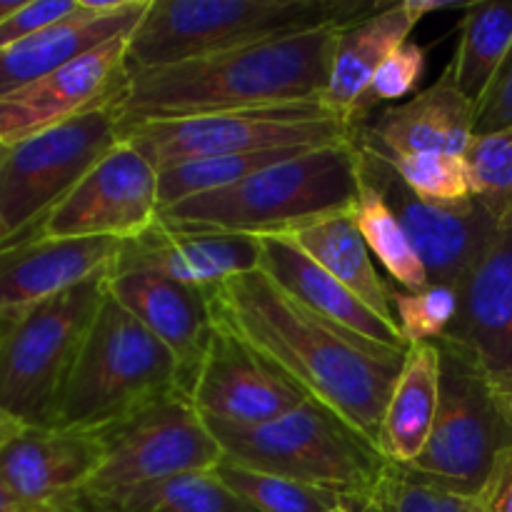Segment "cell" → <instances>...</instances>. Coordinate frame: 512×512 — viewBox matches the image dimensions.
Returning <instances> with one entry per match:
<instances>
[{
  "label": "cell",
  "mask_w": 512,
  "mask_h": 512,
  "mask_svg": "<svg viewBox=\"0 0 512 512\" xmlns=\"http://www.w3.org/2000/svg\"><path fill=\"white\" fill-rule=\"evenodd\" d=\"M213 325L378 448L405 355L323 323L260 270L203 290Z\"/></svg>",
  "instance_id": "1"
},
{
  "label": "cell",
  "mask_w": 512,
  "mask_h": 512,
  "mask_svg": "<svg viewBox=\"0 0 512 512\" xmlns=\"http://www.w3.org/2000/svg\"><path fill=\"white\" fill-rule=\"evenodd\" d=\"M340 30H310L128 73L113 103L120 128L320 100Z\"/></svg>",
  "instance_id": "2"
},
{
  "label": "cell",
  "mask_w": 512,
  "mask_h": 512,
  "mask_svg": "<svg viewBox=\"0 0 512 512\" xmlns=\"http://www.w3.org/2000/svg\"><path fill=\"white\" fill-rule=\"evenodd\" d=\"M358 193V150L338 143L270 165L230 188L168 205L158 223L173 233L275 238L325 215L348 213Z\"/></svg>",
  "instance_id": "3"
},
{
  "label": "cell",
  "mask_w": 512,
  "mask_h": 512,
  "mask_svg": "<svg viewBox=\"0 0 512 512\" xmlns=\"http://www.w3.org/2000/svg\"><path fill=\"white\" fill-rule=\"evenodd\" d=\"M380 5L368 0H150L130 35L128 73L320 28H348Z\"/></svg>",
  "instance_id": "4"
},
{
  "label": "cell",
  "mask_w": 512,
  "mask_h": 512,
  "mask_svg": "<svg viewBox=\"0 0 512 512\" xmlns=\"http://www.w3.org/2000/svg\"><path fill=\"white\" fill-rule=\"evenodd\" d=\"M175 395L185 393L173 353L105 295L63 390L53 428L103 433Z\"/></svg>",
  "instance_id": "5"
},
{
  "label": "cell",
  "mask_w": 512,
  "mask_h": 512,
  "mask_svg": "<svg viewBox=\"0 0 512 512\" xmlns=\"http://www.w3.org/2000/svg\"><path fill=\"white\" fill-rule=\"evenodd\" d=\"M205 423L223 458L330 490L353 508L380 493L390 470L375 445L313 400H303L290 413L250 428L208 418Z\"/></svg>",
  "instance_id": "6"
},
{
  "label": "cell",
  "mask_w": 512,
  "mask_h": 512,
  "mask_svg": "<svg viewBox=\"0 0 512 512\" xmlns=\"http://www.w3.org/2000/svg\"><path fill=\"white\" fill-rule=\"evenodd\" d=\"M108 278H93L18 313L0 315V408L28 428H53Z\"/></svg>",
  "instance_id": "7"
},
{
  "label": "cell",
  "mask_w": 512,
  "mask_h": 512,
  "mask_svg": "<svg viewBox=\"0 0 512 512\" xmlns=\"http://www.w3.org/2000/svg\"><path fill=\"white\" fill-rule=\"evenodd\" d=\"M440 400L428 445L410 468L413 478L480 500L500 455L512 448V413L473 358L438 340Z\"/></svg>",
  "instance_id": "8"
},
{
  "label": "cell",
  "mask_w": 512,
  "mask_h": 512,
  "mask_svg": "<svg viewBox=\"0 0 512 512\" xmlns=\"http://www.w3.org/2000/svg\"><path fill=\"white\" fill-rule=\"evenodd\" d=\"M358 128L328 110L323 100L160 120L123 130V140L153 163L155 170L185 160L258 153L278 148H325L353 143Z\"/></svg>",
  "instance_id": "9"
},
{
  "label": "cell",
  "mask_w": 512,
  "mask_h": 512,
  "mask_svg": "<svg viewBox=\"0 0 512 512\" xmlns=\"http://www.w3.org/2000/svg\"><path fill=\"white\" fill-rule=\"evenodd\" d=\"M123 140L113 103L8 145L0 163V250L33 238L45 215Z\"/></svg>",
  "instance_id": "10"
},
{
  "label": "cell",
  "mask_w": 512,
  "mask_h": 512,
  "mask_svg": "<svg viewBox=\"0 0 512 512\" xmlns=\"http://www.w3.org/2000/svg\"><path fill=\"white\" fill-rule=\"evenodd\" d=\"M98 435L105 445L103 465L73 498H103L175 475L215 470L223 460L218 440L185 395L163 400Z\"/></svg>",
  "instance_id": "11"
},
{
  "label": "cell",
  "mask_w": 512,
  "mask_h": 512,
  "mask_svg": "<svg viewBox=\"0 0 512 512\" xmlns=\"http://www.w3.org/2000/svg\"><path fill=\"white\" fill-rule=\"evenodd\" d=\"M355 145V143H353ZM360 178L373 185L398 215L408 233L430 285L458 288L500 225L475 198L460 203H430L418 198L380 155L358 148Z\"/></svg>",
  "instance_id": "12"
},
{
  "label": "cell",
  "mask_w": 512,
  "mask_h": 512,
  "mask_svg": "<svg viewBox=\"0 0 512 512\" xmlns=\"http://www.w3.org/2000/svg\"><path fill=\"white\" fill-rule=\"evenodd\" d=\"M160 218L158 170L120 140L48 215L33 238L135 240Z\"/></svg>",
  "instance_id": "13"
},
{
  "label": "cell",
  "mask_w": 512,
  "mask_h": 512,
  "mask_svg": "<svg viewBox=\"0 0 512 512\" xmlns=\"http://www.w3.org/2000/svg\"><path fill=\"white\" fill-rule=\"evenodd\" d=\"M130 35H118L0 100V145H15L88 110L115 103L128 83Z\"/></svg>",
  "instance_id": "14"
},
{
  "label": "cell",
  "mask_w": 512,
  "mask_h": 512,
  "mask_svg": "<svg viewBox=\"0 0 512 512\" xmlns=\"http://www.w3.org/2000/svg\"><path fill=\"white\" fill-rule=\"evenodd\" d=\"M455 290L458 315L440 340L478 363L512 413V228L498 230Z\"/></svg>",
  "instance_id": "15"
},
{
  "label": "cell",
  "mask_w": 512,
  "mask_h": 512,
  "mask_svg": "<svg viewBox=\"0 0 512 512\" xmlns=\"http://www.w3.org/2000/svg\"><path fill=\"white\" fill-rule=\"evenodd\" d=\"M105 288L115 303L123 305L173 353L180 370V388L188 398L215 333L203 290L150 268L113 270Z\"/></svg>",
  "instance_id": "16"
},
{
  "label": "cell",
  "mask_w": 512,
  "mask_h": 512,
  "mask_svg": "<svg viewBox=\"0 0 512 512\" xmlns=\"http://www.w3.org/2000/svg\"><path fill=\"white\" fill-rule=\"evenodd\" d=\"M188 398L203 418L240 428L270 423L305 400L288 380L218 328Z\"/></svg>",
  "instance_id": "17"
},
{
  "label": "cell",
  "mask_w": 512,
  "mask_h": 512,
  "mask_svg": "<svg viewBox=\"0 0 512 512\" xmlns=\"http://www.w3.org/2000/svg\"><path fill=\"white\" fill-rule=\"evenodd\" d=\"M475 138V103L455 85L450 68L438 83L405 103L375 113L353 143L373 153H438L463 158Z\"/></svg>",
  "instance_id": "18"
},
{
  "label": "cell",
  "mask_w": 512,
  "mask_h": 512,
  "mask_svg": "<svg viewBox=\"0 0 512 512\" xmlns=\"http://www.w3.org/2000/svg\"><path fill=\"white\" fill-rule=\"evenodd\" d=\"M110 238H35L0 250V315L18 313L93 278H108L120 253Z\"/></svg>",
  "instance_id": "19"
},
{
  "label": "cell",
  "mask_w": 512,
  "mask_h": 512,
  "mask_svg": "<svg viewBox=\"0 0 512 512\" xmlns=\"http://www.w3.org/2000/svg\"><path fill=\"white\" fill-rule=\"evenodd\" d=\"M150 0H85L78 15L20 43L0 50V100L38 80L48 78L78 55L118 38L130 35L143 20Z\"/></svg>",
  "instance_id": "20"
},
{
  "label": "cell",
  "mask_w": 512,
  "mask_h": 512,
  "mask_svg": "<svg viewBox=\"0 0 512 512\" xmlns=\"http://www.w3.org/2000/svg\"><path fill=\"white\" fill-rule=\"evenodd\" d=\"M103 458L98 433L28 428L0 453V483L25 503L55 512L93 480Z\"/></svg>",
  "instance_id": "21"
},
{
  "label": "cell",
  "mask_w": 512,
  "mask_h": 512,
  "mask_svg": "<svg viewBox=\"0 0 512 512\" xmlns=\"http://www.w3.org/2000/svg\"><path fill=\"white\" fill-rule=\"evenodd\" d=\"M260 273L268 275L290 300L308 310L323 323L370 340L383 348L408 353L410 345L400 335L398 325L388 323L378 313L360 303L343 283L320 268L298 245L285 238H260Z\"/></svg>",
  "instance_id": "22"
},
{
  "label": "cell",
  "mask_w": 512,
  "mask_h": 512,
  "mask_svg": "<svg viewBox=\"0 0 512 512\" xmlns=\"http://www.w3.org/2000/svg\"><path fill=\"white\" fill-rule=\"evenodd\" d=\"M455 5L460 3L403 0V3L380 5L368 18L340 30L328 88L320 98L325 108L333 110L338 118H343L353 128H360L358 120H355V108H358L360 95L365 93L380 65L395 50L408 43L410 33L425 15L455 8Z\"/></svg>",
  "instance_id": "23"
},
{
  "label": "cell",
  "mask_w": 512,
  "mask_h": 512,
  "mask_svg": "<svg viewBox=\"0 0 512 512\" xmlns=\"http://www.w3.org/2000/svg\"><path fill=\"white\" fill-rule=\"evenodd\" d=\"M150 268L173 280L210 290L233 275L260 268V238L230 233H173L153 225L148 233L120 245L113 270Z\"/></svg>",
  "instance_id": "24"
},
{
  "label": "cell",
  "mask_w": 512,
  "mask_h": 512,
  "mask_svg": "<svg viewBox=\"0 0 512 512\" xmlns=\"http://www.w3.org/2000/svg\"><path fill=\"white\" fill-rule=\"evenodd\" d=\"M440 400V350L435 343L410 345L383 425L378 453L395 468H410L428 445Z\"/></svg>",
  "instance_id": "25"
},
{
  "label": "cell",
  "mask_w": 512,
  "mask_h": 512,
  "mask_svg": "<svg viewBox=\"0 0 512 512\" xmlns=\"http://www.w3.org/2000/svg\"><path fill=\"white\" fill-rule=\"evenodd\" d=\"M275 238H285L298 245L308 258H313L338 283H343L360 303H365L373 313L395 325L393 300H390L393 288L380 278L373 263V253L355 225L353 210L325 215V218L305 223L290 233L275 235Z\"/></svg>",
  "instance_id": "26"
},
{
  "label": "cell",
  "mask_w": 512,
  "mask_h": 512,
  "mask_svg": "<svg viewBox=\"0 0 512 512\" xmlns=\"http://www.w3.org/2000/svg\"><path fill=\"white\" fill-rule=\"evenodd\" d=\"M55 512H258L215 470L185 473L103 498H70Z\"/></svg>",
  "instance_id": "27"
},
{
  "label": "cell",
  "mask_w": 512,
  "mask_h": 512,
  "mask_svg": "<svg viewBox=\"0 0 512 512\" xmlns=\"http://www.w3.org/2000/svg\"><path fill=\"white\" fill-rule=\"evenodd\" d=\"M512 53V0H483L465 5L460 40L450 73L460 93L480 105L495 75Z\"/></svg>",
  "instance_id": "28"
},
{
  "label": "cell",
  "mask_w": 512,
  "mask_h": 512,
  "mask_svg": "<svg viewBox=\"0 0 512 512\" xmlns=\"http://www.w3.org/2000/svg\"><path fill=\"white\" fill-rule=\"evenodd\" d=\"M355 225L368 243L370 253L378 263L388 270L390 278L408 293H420L428 288V273L410 243L408 233L400 225L398 215L393 213L383 195L360 178V193L353 208Z\"/></svg>",
  "instance_id": "29"
},
{
  "label": "cell",
  "mask_w": 512,
  "mask_h": 512,
  "mask_svg": "<svg viewBox=\"0 0 512 512\" xmlns=\"http://www.w3.org/2000/svg\"><path fill=\"white\" fill-rule=\"evenodd\" d=\"M218 478L258 512H328L345 503L330 490L313 488L283 475L245 468L223 458L215 468Z\"/></svg>",
  "instance_id": "30"
},
{
  "label": "cell",
  "mask_w": 512,
  "mask_h": 512,
  "mask_svg": "<svg viewBox=\"0 0 512 512\" xmlns=\"http://www.w3.org/2000/svg\"><path fill=\"white\" fill-rule=\"evenodd\" d=\"M463 158L473 198L500 228H512V128L475 135Z\"/></svg>",
  "instance_id": "31"
},
{
  "label": "cell",
  "mask_w": 512,
  "mask_h": 512,
  "mask_svg": "<svg viewBox=\"0 0 512 512\" xmlns=\"http://www.w3.org/2000/svg\"><path fill=\"white\" fill-rule=\"evenodd\" d=\"M373 153V150H370ZM403 178L418 198L430 203H460L473 198L465 158L438 153H375Z\"/></svg>",
  "instance_id": "32"
},
{
  "label": "cell",
  "mask_w": 512,
  "mask_h": 512,
  "mask_svg": "<svg viewBox=\"0 0 512 512\" xmlns=\"http://www.w3.org/2000/svg\"><path fill=\"white\" fill-rule=\"evenodd\" d=\"M395 325L408 345L438 343L458 315V290L450 285H428L420 293L390 290Z\"/></svg>",
  "instance_id": "33"
},
{
  "label": "cell",
  "mask_w": 512,
  "mask_h": 512,
  "mask_svg": "<svg viewBox=\"0 0 512 512\" xmlns=\"http://www.w3.org/2000/svg\"><path fill=\"white\" fill-rule=\"evenodd\" d=\"M425 63H428V50L423 45L408 43L403 48L395 50L388 60L378 68V73L373 75L370 85L365 88V93L360 95L358 108H355V120L363 128L370 118L375 115V108L380 103H388V100H403L405 95L413 93V88L418 85V80L423 78Z\"/></svg>",
  "instance_id": "34"
},
{
  "label": "cell",
  "mask_w": 512,
  "mask_h": 512,
  "mask_svg": "<svg viewBox=\"0 0 512 512\" xmlns=\"http://www.w3.org/2000/svg\"><path fill=\"white\" fill-rule=\"evenodd\" d=\"M380 493L393 512H485L480 500L438 488L390 465Z\"/></svg>",
  "instance_id": "35"
},
{
  "label": "cell",
  "mask_w": 512,
  "mask_h": 512,
  "mask_svg": "<svg viewBox=\"0 0 512 512\" xmlns=\"http://www.w3.org/2000/svg\"><path fill=\"white\" fill-rule=\"evenodd\" d=\"M83 8L85 0H23V5L0 23V50L30 38L60 20L73 18Z\"/></svg>",
  "instance_id": "36"
},
{
  "label": "cell",
  "mask_w": 512,
  "mask_h": 512,
  "mask_svg": "<svg viewBox=\"0 0 512 512\" xmlns=\"http://www.w3.org/2000/svg\"><path fill=\"white\" fill-rule=\"evenodd\" d=\"M508 128H512V53L475 108V135L500 133Z\"/></svg>",
  "instance_id": "37"
},
{
  "label": "cell",
  "mask_w": 512,
  "mask_h": 512,
  "mask_svg": "<svg viewBox=\"0 0 512 512\" xmlns=\"http://www.w3.org/2000/svg\"><path fill=\"white\" fill-rule=\"evenodd\" d=\"M485 512H512V448L500 455L488 488L480 495Z\"/></svg>",
  "instance_id": "38"
},
{
  "label": "cell",
  "mask_w": 512,
  "mask_h": 512,
  "mask_svg": "<svg viewBox=\"0 0 512 512\" xmlns=\"http://www.w3.org/2000/svg\"><path fill=\"white\" fill-rule=\"evenodd\" d=\"M25 430H28V425H25L23 420H18L15 415H10L8 410L0 408V453H3L10 443H15Z\"/></svg>",
  "instance_id": "39"
},
{
  "label": "cell",
  "mask_w": 512,
  "mask_h": 512,
  "mask_svg": "<svg viewBox=\"0 0 512 512\" xmlns=\"http://www.w3.org/2000/svg\"><path fill=\"white\" fill-rule=\"evenodd\" d=\"M0 512H53L48 508H40V505L25 503L23 498L13 493L5 483H0Z\"/></svg>",
  "instance_id": "40"
},
{
  "label": "cell",
  "mask_w": 512,
  "mask_h": 512,
  "mask_svg": "<svg viewBox=\"0 0 512 512\" xmlns=\"http://www.w3.org/2000/svg\"><path fill=\"white\" fill-rule=\"evenodd\" d=\"M355 512H393V510H390L388 500L383 498V493H378V495H375V498L365 500L363 505H358V508H355Z\"/></svg>",
  "instance_id": "41"
},
{
  "label": "cell",
  "mask_w": 512,
  "mask_h": 512,
  "mask_svg": "<svg viewBox=\"0 0 512 512\" xmlns=\"http://www.w3.org/2000/svg\"><path fill=\"white\" fill-rule=\"evenodd\" d=\"M20 5H23V0H0V23H3L10 13H15Z\"/></svg>",
  "instance_id": "42"
},
{
  "label": "cell",
  "mask_w": 512,
  "mask_h": 512,
  "mask_svg": "<svg viewBox=\"0 0 512 512\" xmlns=\"http://www.w3.org/2000/svg\"><path fill=\"white\" fill-rule=\"evenodd\" d=\"M328 512H355V508H353V505H348V503H340L338 508H333V510H328Z\"/></svg>",
  "instance_id": "43"
},
{
  "label": "cell",
  "mask_w": 512,
  "mask_h": 512,
  "mask_svg": "<svg viewBox=\"0 0 512 512\" xmlns=\"http://www.w3.org/2000/svg\"><path fill=\"white\" fill-rule=\"evenodd\" d=\"M5 150H8V145H0V163H3V155H5Z\"/></svg>",
  "instance_id": "44"
}]
</instances>
